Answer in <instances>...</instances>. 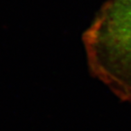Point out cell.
<instances>
[{"label":"cell","instance_id":"1","mask_svg":"<svg viewBox=\"0 0 131 131\" xmlns=\"http://www.w3.org/2000/svg\"><path fill=\"white\" fill-rule=\"evenodd\" d=\"M93 75L131 104V0H110L83 36Z\"/></svg>","mask_w":131,"mask_h":131}]
</instances>
